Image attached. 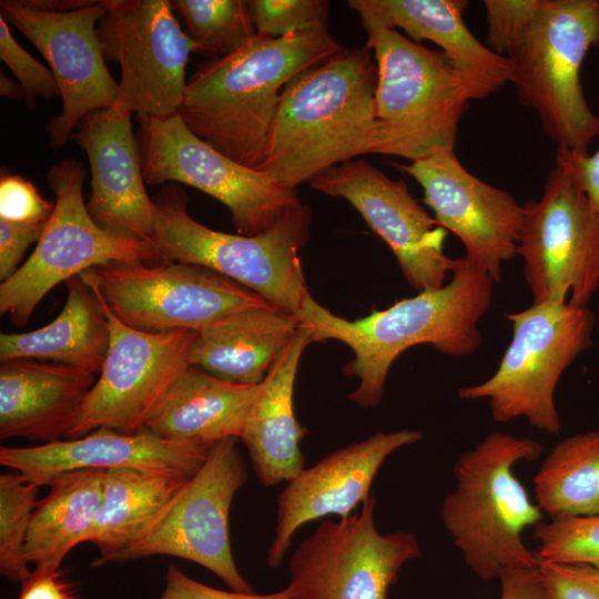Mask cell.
Instances as JSON below:
<instances>
[{"mask_svg": "<svg viewBox=\"0 0 599 599\" xmlns=\"http://www.w3.org/2000/svg\"><path fill=\"white\" fill-rule=\"evenodd\" d=\"M451 280L439 288L418 292L384 309L354 321L333 314L312 296L298 315L314 342L335 339L354 352L344 374L358 379L348 398L363 408L379 405L389 369L408 348L429 345L437 352L465 357L478 351V325L488 312L495 281L464 257Z\"/></svg>", "mask_w": 599, "mask_h": 599, "instance_id": "1", "label": "cell"}, {"mask_svg": "<svg viewBox=\"0 0 599 599\" xmlns=\"http://www.w3.org/2000/svg\"><path fill=\"white\" fill-rule=\"evenodd\" d=\"M343 49L328 31L282 38L256 33L237 51L196 67L179 114L194 134L219 152L264 171L284 87Z\"/></svg>", "mask_w": 599, "mask_h": 599, "instance_id": "2", "label": "cell"}, {"mask_svg": "<svg viewBox=\"0 0 599 599\" xmlns=\"http://www.w3.org/2000/svg\"><path fill=\"white\" fill-rule=\"evenodd\" d=\"M377 67L369 47L343 49L286 83L264 171L297 189L323 171L369 154Z\"/></svg>", "mask_w": 599, "mask_h": 599, "instance_id": "3", "label": "cell"}, {"mask_svg": "<svg viewBox=\"0 0 599 599\" xmlns=\"http://www.w3.org/2000/svg\"><path fill=\"white\" fill-rule=\"evenodd\" d=\"M542 450L536 439L496 430L454 465L456 484L441 502L440 518L465 564L483 580L498 578L507 568L538 566L522 532L544 520V512L514 468L537 460Z\"/></svg>", "mask_w": 599, "mask_h": 599, "instance_id": "4", "label": "cell"}, {"mask_svg": "<svg viewBox=\"0 0 599 599\" xmlns=\"http://www.w3.org/2000/svg\"><path fill=\"white\" fill-rule=\"evenodd\" d=\"M377 67L375 132L369 154L410 162L454 150L470 97L440 50L357 12Z\"/></svg>", "mask_w": 599, "mask_h": 599, "instance_id": "5", "label": "cell"}, {"mask_svg": "<svg viewBox=\"0 0 599 599\" xmlns=\"http://www.w3.org/2000/svg\"><path fill=\"white\" fill-rule=\"evenodd\" d=\"M152 244L160 261L203 266L257 293L270 304L300 315L308 292L300 250L308 238L311 210L300 203L267 231L245 236L212 230L187 212V196L176 184L155 199Z\"/></svg>", "mask_w": 599, "mask_h": 599, "instance_id": "6", "label": "cell"}, {"mask_svg": "<svg viewBox=\"0 0 599 599\" xmlns=\"http://www.w3.org/2000/svg\"><path fill=\"white\" fill-rule=\"evenodd\" d=\"M599 47V0H544L508 53L520 104L532 109L557 149L589 154L599 115L583 92L580 70Z\"/></svg>", "mask_w": 599, "mask_h": 599, "instance_id": "7", "label": "cell"}, {"mask_svg": "<svg viewBox=\"0 0 599 599\" xmlns=\"http://www.w3.org/2000/svg\"><path fill=\"white\" fill-rule=\"evenodd\" d=\"M505 317L512 335L496 372L480 384L460 387L466 400L487 399L497 423L526 418L556 435L561 419L556 387L566 369L592 344L595 314L588 306L546 302Z\"/></svg>", "mask_w": 599, "mask_h": 599, "instance_id": "8", "label": "cell"}, {"mask_svg": "<svg viewBox=\"0 0 599 599\" xmlns=\"http://www.w3.org/2000/svg\"><path fill=\"white\" fill-rule=\"evenodd\" d=\"M85 170L62 160L47 173L54 210L29 258L0 285V314L26 325L38 304L58 284L110 262H158L154 246L100 227L83 200Z\"/></svg>", "mask_w": 599, "mask_h": 599, "instance_id": "9", "label": "cell"}, {"mask_svg": "<svg viewBox=\"0 0 599 599\" xmlns=\"http://www.w3.org/2000/svg\"><path fill=\"white\" fill-rule=\"evenodd\" d=\"M79 276L120 322L148 333L199 331L234 312L272 305L220 273L182 262H110Z\"/></svg>", "mask_w": 599, "mask_h": 599, "instance_id": "10", "label": "cell"}, {"mask_svg": "<svg viewBox=\"0 0 599 599\" xmlns=\"http://www.w3.org/2000/svg\"><path fill=\"white\" fill-rule=\"evenodd\" d=\"M237 440L215 443L200 469L112 562L176 557L212 571L233 591L254 592L237 569L230 539L231 505L248 478Z\"/></svg>", "mask_w": 599, "mask_h": 599, "instance_id": "11", "label": "cell"}, {"mask_svg": "<svg viewBox=\"0 0 599 599\" xmlns=\"http://www.w3.org/2000/svg\"><path fill=\"white\" fill-rule=\"evenodd\" d=\"M138 119L145 184L182 183L211 195L230 210L237 234L258 235L301 203L297 189L219 152L194 134L179 113Z\"/></svg>", "mask_w": 599, "mask_h": 599, "instance_id": "12", "label": "cell"}, {"mask_svg": "<svg viewBox=\"0 0 599 599\" xmlns=\"http://www.w3.org/2000/svg\"><path fill=\"white\" fill-rule=\"evenodd\" d=\"M372 495L359 509L322 520L288 561L291 599H388L402 567L422 554L413 532L382 534Z\"/></svg>", "mask_w": 599, "mask_h": 599, "instance_id": "13", "label": "cell"}, {"mask_svg": "<svg viewBox=\"0 0 599 599\" xmlns=\"http://www.w3.org/2000/svg\"><path fill=\"white\" fill-rule=\"evenodd\" d=\"M522 206L517 254L532 304L588 306L599 288V216L588 199L556 164L541 196Z\"/></svg>", "mask_w": 599, "mask_h": 599, "instance_id": "14", "label": "cell"}, {"mask_svg": "<svg viewBox=\"0 0 599 599\" xmlns=\"http://www.w3.org/2000/svg\"><path fill=\"white\" fill-rule=\"evenodd\" d=\"M104 3L98 37L104 60L121 68L116 102L138 118L177 114L186 90V64L196 47L182 29L171 1Z\"/></svg>", "mask_w": 599, "mask_h": 599, "instance_id": "15", "label": "cell"}, {"mask_svg": "<svg viewBox=\"0 0 599 599\" xmlns=\"http://www.w3.org/2000/svg\"><path fill=\"white\" fill-rule=\"evenodd\" d=\"M103 307L110 328L105 361L64 439H77L99 428L122 434L142 432L165 393L190 365L196 331L142 332Z\"/></svg>", "mask_w": 599, "mask_h": 599, "instance_id": "16", "label": "cell"}, {"mask_svg": "<svg viewBox=\"0 0 599 599\" xmlns=\"http://www.w3.org/2000/svg\"><path fill=\"white\" fill-rule=\"evenodd\" d=\"M1 16L43 55L60 89L61 113L47 130L62 148L89 113L116 103L119 83L109 72L98 37L104 0L74 10H47L27 0H1Z\"/></svg>", "mask_w": 599, "mask_h": 599, "instance_id": "17", "label": "cell"}, {"mask_svg": "<svg viewBox=\"0 0 599 599\" xmlns=\"http://www.w3.org/2000/svg\"><path fill=\"white\" fill-rule=\"evenodd\" d=\"M309 184L331 197L346 200L387 244L415 290L445 284L457 263L444 250L448 232L416 201L403 180L358 159L323 171Z\"/></svg>", "mask_w": 599, "mask_h": 599, "instance_id": "18", "label": "cell"}, {"mask_svg": "<svg viewBox=\"0 0 599 599\" xmlns=\"http://www.w3.org/2000/svg\"><path fill=\"white\" fill-rule=\"evenodd\" d=\"M398 167L422 187L424 203L438 224L465 247L464 258L500 281L516 257L524 206L507 191L470 173L455 150H440Z\"/></svg>", "mask_w": 599, "mask_h": 599, "instance_id": "19", "label": "cell"}, {"mask_svg": "<svg viewBox=\"0 0 599 599\" xmlns=\"http://www.w3.org/2000/svg\"><path fill=\"white\" fill-rule=\"evenodd\" d=\"M423 438V433L415 429L376 432L304 468L278 496L275 534L267 550L268 567L283 562L295 532L305 524L328 516L343 518L356 511L372 496V484L386 459Z\"/></svg>", "mask_w": 599, "mask_h": 599, "instance_id": "20", "label": "cell"}, {"mask_svg": "<svg viewBox=\"0 0 599 599\" xmlns=\"http://www.w3.org/2000/svg\"><path fill=\"white\" fill-rule=\"evenodd\" d=\"M131 115L116 102L84 116L73 138L90 163L87 209L93 221L109 232L152 244L156 206L145 190Z\"/></svg>", "mask_w": 599, "mask_h": 599, "instance_id": "21", "label": "cell"}, {"mask_svg": "<svg viewBox=\"0 0 599 599\" xmlns=\"http://www.w3.org/2000/svg\"><path fill=\"white\" fill-rule=\"evenodd\" d=\"M213 445L172 441L146 430L122 434L99 428L77 438L31 447H0V464L31 483L48 486L60 474L78 469L131 467L191 478Z\"/></svg>", "mask_w": 599, "mask_h": 599, "instance_id": "22", "label": "cell"}, {"mask_svg": "<svg viewBox=\"0 0 599 599\" xmlns=\"http://www.w3.org/2000/svg\"><path fill=\"white\" fill-rule=\"evenodd\" d=\"M348 6L410 40L435 43L455 67L473 100L497 93L511 81L507 57L478 40L464 20L466 0H349Z\"/></svg>", "mask_w": 599, "mask_h": 599, "instance_id": "23", "label": "cell"}, {"mask_svg": "<svg viewBox=\"0 0 599 599\" xmlns=\"http://www.w3.org/2000/svg\"><path fill=\"white\" fill-rule=\"evenodd\" d=\"M97 375L61 364L17 358L0 366V439H64Z\"/></svg>", "mask_w": 599, "mask_h": 599, "instance_id": "24", "label": "cell"}, {"mask_svg": "<svg viewBox=\"0 0 599 599\" xmlns=\"http://www.w3.org/2000/svg\"><path fill=\"white\" fill-rule=\"evenodd\" d=\"M313 342L311 331L301 325L258 385L240 438L264 487L288 483L305 468L301 441L307 429L296 419L293 398L300 359Z\"/></svg>", "mask_w": 599, "mask_h": 599, "instance_id": "25", "label": "cell"}, {"mask_svg": "<svg viewBox=\"0 0 599 599\" xmlns=\"http://www.w3.org/2000/svg\"><path fill=\"white\" fill-rule=\"evenodd\" d=\"M301 325L273 305L234 312L196 331L190 365L232 384L260 385Z\"/></svg>", "mask_w": 599, "mask_h": 599, "instance_id": "26", "label": "cell"}, {"mask_svg": "<svg viewBox=\"0 0 599 599\" xmlns=\"http://www.w3.org/2000/svg\"><path fill=\"white\" fill-rule=\"evenodd\" d=\"M258 390L189 365L160 400L144 430L172 441L214 445L241 438Z\"/></svg>", "mask_w": 599, "mask_h": 599, "instance_id": "27", "label": "cell"}, {"mask_svg": "<svg viewBox=\"0 0 599 599\" xmlns=\"http://www.w3.org/2000/svg\"><path fill=\"white\" fill-rule=\"evenodd\" d=\"M60 314L26 333L0 335V361L33 358L100 374L110 344L109 321L97 294L74 276Z\"/></svg>", "mask_w": 599, "mask_h": 599, "instance_id": "28", "label": "cell"}, {"mask_svg": "<svg viewBox=\"0 0 599 599\" xmlns=\"http://www.w3.org/2000/svg\"><path fill=\"white\" fill-rule=\"evenodd\" d=\"M105 469H78L49 483L37 501L28 530L24 560L32 570L61 569L65 556L88 541L103 499Z\"/></svg>", "mask_w": 599, "mask_h": 599, "instance_id": "29", "label": "cell"}, {"mask_svg": "<svg viewBox=\"0 0 599 599\" xmlns=\"http://www.w3.org/2000/svg\"><path fill=\"white\" fill-rule=\"evenodd\" d=\"M189 479L177 474L131 467L106 469L102 504L88 538L99 552L92 565L112 562Z\"/></svg>", "mask_w": 599, "mask_h": 599, "instance_id": "30", "label": "cell"}, {"mask_svg": "<svg viewBox=\"0 0 599 599\" xmlns=\"http://www.w3.org/2000/svg\"><path fill=\"white\" fill-rule=\"evenodd\" d=\"M532 483L535 502L549 518L599 516V430L557 443Z\"/></svg>", "mask_w": 599, "mask_h": 599, "instance_id": "31", "label": "cell"}, {"mask_svg": "<svg viewBox=\"0 0 599 599\" xmlns=\"http://www.w3.org/2000/svg\"><path fill=\"white\" fill-rule=\"evenodd\" d=\"M172 8L196 52L229 55L245 45L257 32L244 0H173Z\"/></svg>", "mask_w": 599, "mask_h": 599, "instance_id": "32", "label": "cell"}, {"mask_svg": "<svg viewBox=\"0 0 599 599\" xmlns=\"http://www.w3.org/2000/svg\"><path fill=\"white\" fill-rule=\"evenodd\" d=\"M39 486L21 473L0 476V572L20 582L32 569L24 560V546Z\"/></svg>", "mask_w": 599, "mask_h": 599, "instance_id": "33", "label": "cell"}, {"mask_svg": "<svg viewBox=\"0 0 599 599\" xmlns=\"http://www.w3.org/2000/svg\"><path fill=\"white\" fill-rule=\"evenodd\" d=\"M540 561L583 564L599 569V516L554 517L532 527Z\"/></svg>", "mask_w": 599, "mask_h": 599, "instance_id": "34", "label": "cell"}, {"mask_svg": "<svg viewBox=\"0 0 599 599\" xmlns=\"http://www.w3.org/2000/svg\"><path fill=\"white\" fill-rule=\"evenodd\" d=\"M257 33L282 38L327 31L329 2L324 0H248Z\"/></svg>", "mask_w": 599, "mask_h": 599, "instance_id": "35", "label": "cell"}, {"mask_svg": "<svg viewBox=\"0 0 599 599\" xmlns=\"http://www.w3.org/2000/svg\"><path fill=\"white\" fill-rule=\"evenodd\" d=\"M486 45L507 57L531 24L544 0H485Z\"/></svg>", "mask_w": 599, "mask_h": 599, "instance_id": "36", "label": "cell"}, {"mask_svg": "<svg viewBox=\"0 0 599 599\" xmlns=\"http://www.w3.org/2000/svg\"><path fill=\"white\" fill-rule=\"evenodd\" d=\"M0 59L17 78L29 109H33L39 97L43 99L60 97V89L52 71L17 42L1 14Z\"/></svg>", "mask_w": 599, "mask_h": 599, "instance_id": "37", "label": "cell"}, {"mask_svg": "<svg viewBox=\"0 0 599 599\" xmlns=\"http://www.w3.org/2000/svg\"><path fill=\"white\" fill-rule=\"evenodd\" d=\"M54 210V202L45 200L32 182L24 177L1 173L0 219L30 224H44Z\"/></svg>", "mask_w": 599, "mask_h": 599, "instance_id": "38", "label": "cell"}, {"mask_svg": "<svg viewBox=\"0 0 599 599\" xmlns=\"http://www.w3.org/2000/svg\"><path fill=\"white\" fill-rule=\"evenodd\" d=\"M551 599H599V569L583 564L538 560Z\"/></svg>", "mask_w": 599, "mask_h": 599, "instance_id": "39", "label": "cell"}, {"mask_svg": "<svg viewBox=\"0 0 599 599\" xmlns=\"http://www.w3.org/2000/svg\"><path fill=\"white\" fill-rule=\"evenodd\" d=\"M160 599H291V593L287 587L266 595L225 591L192 579L171 564L165 572V587Z\"/></svg>", "mask_w": 599, "mask_h": 599, "instance_id": "40", "label": "cell"}, {"mask_svg": "<svg viewBox=\"0 0 599 599\" xmlns=\"http://www.w3.org/2000/svg\"><path fill=\"white\" fill-rule=\"evenodd\" d=\"M44 224L11 222L0 219V280H8L21 266L27 248L38 243Z\"/></svg>", "mask_w": 599, "mask_h": 599, "instance_id": "41", "label": "cell"}, {"mask_svg": "<svg viewBox=\"0 0 599 599\" xmlns=\"http://www.w3.org/2000/svg\"><path fill=\"white\" fill-rule=\"evenodd\" d=\"M556 164L565 167L599 216V148L592 154L557 149Z\"/></svg>", "mask_w": 599, "mask_h": 599, "instance_id": "42", "label": "cell"}, {"mask_svg": "<svg viewBox=\"0 0 599 599\" xmlns=\"http://www.w3.org/2000/svg\"><path fill=\"white\" fill-rule=\"evenodd\" d=\"M20 583L18 599H79L75 585L61 569L52 572L31 570Z\"/></svg>", "mask_w": 599, "mask_h": 599, "instance_id": "43", "label": "cell"}, {"mask_svg": "<svg viewBox=\"0 0 599 599\" xmlns=\"http://www.w3.org/2000/svg\"><path fill=\"white\" fill-rule=\"evenodd\" d=\"M500 599H551L542 576L535 568H507L500 571Z\"/></svg>", "mask_w": 599, "mask_h": 599, "instance_id": "44", "label": "cell"}, {"mask_svg": "<svg viewBox=\"0 0 599 599\" xmlns=\"http://www.w3.org/2000/svg\"><path fill=\"white\" fill-rule=\"evenodd\" d=\"M0 94L10 100L24 99L23 90L19 82L13 81L3 72L0 73Z\"/></svg>", "mask_w": 599, "mask_h": 599, "instance_id": "45", "label": "cell"}]
</instances>
